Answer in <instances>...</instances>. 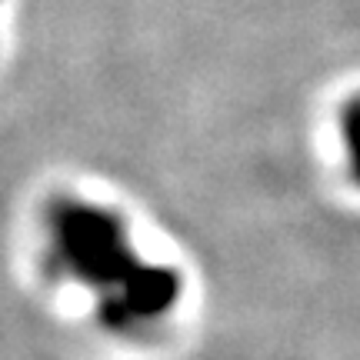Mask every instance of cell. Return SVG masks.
<instances>
[{"label": "cell", "instance_id": "1", "mask_svg": "<svg viewBox=\"0 0 360 360\" xmlns=\"http://www.w3.org/2000/svg\"><path fill=\"white\" fill-rule=\"evenodd\" d=\"M47 227H51V247L53 257L64 274L74 281L90 283V287H107L120 290L117 300L103 310L110 323H120L127 310L130 297L143 281V274L150 264H141L134 257V247L127 244V227L124 217H117L114 210L84 200H57L47 210Z\"/></svg>", "mask_w": 360, "mask_h": 360}]
</instances>
